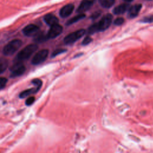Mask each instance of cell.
Returning <instances> with one entry per match:
<instances>
[{
  "mask_svg": "<svg viewBox=\"0 0 153 153\" xmlns=\"http://www.w3.org/2000/svg\"><path fill=\"white\" fill-rule=\"evenodd\" d=\"M74 9V6L72 4H67L63 7L61 10H60L59 14L60 16L63 18H66L68 16H69L73 12Z\"/></svg>",
  "mask_w": 153,
  "mask_h": 153,
  "instance_id": "cell-9",
  "label": "cell"
},
{
  "mask_svg": "<svg viewBox=\"0 0 153 153\" xmlns=\"http://www.w3.org/2000/svg\"><path fill=\"white\" fill-rule=\"evenodd\" d=\"M112 21V16L111 14H106L105 15L100 21L97 23L99 32L104 31L106 30L111 25Z\"/></svg>",
  "mask_w": 153,
  "mask_h": 153,
  "instance_id": "cell-4",
  "label": "cell"
},
{
  "mask_svg": "<svg viewBox=\"0 0 153 153\" xmlns=\"http://www.w3.org/2000/svg\"><path fill=\"white\" fill-rule=\"evenodd\" d=\"M25 71V66L21 62H17L11 68L10 76L11 78H15L21 76L24 74Z\"/></svg>",
  "mask_w": 153,
  "mask_h": 153,
  "instance_id": "cell-6",
  "label": "cell"
},
{
  "mask_svg": "<svg viewBox=\"0 0 153 153\" xmlns=\"http://www.w3.org/2000/svg\"><path fill=\"white\" fill-rule=\"evenodd\" d=\"M35 99L34 97H33V96L29 97L28 98L26 99V100L25 101V104L27 106H30L33 103V102H35Z\"/></svg>",
  "mask_w": 153,
  "mask_h": 153,
  "instance_id": "cell-23",
  "label": "cell"
},
{
  "mask_svg": "<svg viewBox=\"0 0 153 153\" xmlns=\"http://www.w3.org/2000/svg\"><path fill=\"white\" fill-rule=\"evenodd\" d=\"M66 51V50L65 49H62V48H59V49H57L55 51H54V52L52 53V57H55L60 54H62L64 52Z\"/></svg>",
  "mask_w": 153,
  "mask_h": 153,
  "instance_id": "cell-24",
  "label": "cell"
},
{
  "mask_svg": "<svg viewBox=\"0 0 153 153\" xmlns=\"http://www.w3.org/2000/svg\"><path fill=\"white\" fill-rule=\"evenodd\" d=\"M32 83L35 85V87L36 88H37L38 90H39V88L41 87L42 85V82L41 79H38V78H35L34 79H33L32 81Z\"/></svg>",
  "mask_w": 153,
  "mask_h": 153,
  "instance_id": "cell-20",
  "label": "cell"
},
{
  "mask_svg": "<svg viewBox=\"0 0 153 153\" xmlns=\"http://www.w3.org/2000/svg\"><path fill=\"white\" fill-rule=\"evenodd\" d=\"M142 22L143 23H152L153 22V16H149L144 17L142 20Z\"/></svg>",
  "mask_w": 153,
  "mask_h": 153,
  "instance_id": "cell-25",
  "label": "cell"
},
{
  "mask_svg": "<svg viewBox=\"0 0 153 153\" xmlns=\"http://www.w3.org/2000/svg\"><path fill=\"white\" fill-rule=\"evenodd\" d=\"M124 22V19L122 17H118L114 21V24L117 26H120Z\"/></svg>",
  "mask_w": 153,
  "mask_h": 153,
  "instance_id": "cell-22",
  "label": "cell"
},
{
  "mask_svg": "<svg viewBox=\"0 0 153 153\" xmlns=\"http://www.w3.org/2000/svg\"><path fill=\"white\" fill-rule=\"evenodd\" d=\"M142 8L141 4H136L130 7L128 10V16L130 19H133L137 16Z\"/></svg>",
  "mask_w": 153,
  "mask_h": 153,
  "instance_id": "cell-11",
  "label": "cell"
},
{
  "mask_svg": "<svg viewBox=\"0 0 153 153\" xmlns=\"http://www.w3.org/2000/svg\"><path fill=\"white\" fill-rule=\"evenodd\" d=\"M93 0H82L78 7L76 11L79 13H82L89 10L93 4Z\"/></svg>",
  "mask_w": 153,
  "mask_h": 153,
  "instance_id": "cell-8",
  "label": "cell"
},
{
  "mask_svg": "<svg viewBox=\"0 0 153 153\" xmlns=\"http://www.w3.org/2000/svg\"><path fill=\"white\" fill-rule=\"evenodd\" d=\"M100 12H96V13H94V14H92L91 18L92 19H96V18H97L100 16Z\"/></svg>",
  "mask_w": 153,
  "mask_h": 153,
  "instance_id": "cell-27",
  "label": "cell"
},
{
  "mask_svg": "<svg viewBox=\"0 0 153 153\" xmlns=\"http://www.w3.org/2000/svg\"><path fill=\"white\" fill-rule=\"evenodd\" d=\"M48 54V50L47 49H44L39 51L36 53L32 59V63L34 65H40L43 63L47 58Z\"/></svg>",
  "mask_w": 153,
  "mask_h": 153,
  "instance_id": "cell-5",
  "label": "cell"
},
{
  "mask_svg": "<svg viewBox=\"0 0 153 153\" xmlns=\"http://www.w3.org/2000/svg\"><path fill=\"white\" fill-rule=\"evenodd\" d=\"M22 42L19 39H14L9 42L3 49V53L5 56H11L16 52L22 46Z\"/></svg>",
  "mask_w": 153,
  "mask_h": 153,
  "instance_id": "cell-2",
  "label": "cell"
},
{
  "mask_svg": "<svg viewBox=\"0 0 153 153\" xmlns=\"http://www.w3.org/2000/svg\"><path fill=\"white\" fill-rule=\"evenodd\" d=\"M92 41V39L89 37V36H86L82 41V45H88Z\"/></svg>",
  "mask_w": 153,
  "mask_h": 153,
  "instance_id": "cell-26",
  "label": "cell"
},
{
  "mask_svg": "<svg viewBox=\"0 0 153 153\" xmlns=\"http://www.w3.org/2000/svg\"><path fill=\"white\" fill-rule=\"evenodd\" d=\"M38 30L39 27L36 25L30 24L26 26L23 29V32L26 36H33L34 35H36Z\"/></svg>",
  "mask_w": 153,
  "mask_h": 153,
  "instance_id": "cell-10",
  "label": "cell"
},
{
  "mask_svg": "<svg viewBox=\"0 0 153 153\" xmlns=\"http://www.w3.org/2000/svg\"><path fill=\"white\" fill-rule=\"evenodd\" d=\"M7 81L8 80L6 78L3 76L0 77V90L4 88L6 86Z\"/></svg>",
  "mask_w": 153,
  "mask_h": 153,
  "instance_id": "cell-21",
  "label": "cell"
},
{
  "mask_svg": "<svg viewBox=\"0 0 153 153\" xmlns=\"http://www.w3.org/2000/svg\"><path fill=\"white\" fill-rule=\"evenodd\" d=\"M124 2H130L131 1H133V0H123Z\"/></svg>",
  "mask_w": 153,
  "mask_h": 153,
  "instance_id": "cell-28",
  "label": "cell"
},
{
  "mask_svg": "<svg viewBox=\"0 0 153 153\" xmlns=\"http://www.w3.org/2000/svg\"><path fill=\"white\" fill-rule=\"evenodd\" d=\"M39 90L36 88L35 87H33V88H29V89H27V90H25L23 91H22L20 94H19V97L21 98V99H23V98H25L29 96H30V94H34L35 93H36Z\"/></svg>",
  "mask_w": 153,
  "mask_h": 153,
  "instance_id": "cell-14",
  "label": "cell"
},
{
  "mask_svg": "<svg viewBox=\"0 0 153 153\" xmlns=\"http://www.w3.org/2000/svg\"><path fill=\"white\" fill-rule=\"evenodd\" d=\"M62 30V27L59 24L51 26H50V29L48 30V33L47 35V37L48 38H54L58 36L59 35H60Z\"/></svg>",
  "mask_w": 153,
  "mask_h": 153,
  "instance_id": "cell-7",
  "label": "cell"
},
{
  "mask_svg": "<svg viewBox=\"0 0 153 153\" xmlns=\"http://www.w3.org/2000/svg\"><path fill=\"white\" fill-rule=\"evenodd\" d=\"M48 39L47 35H44V34H37L36 38H35V41L37 42H42L45 41Z\"/></svg>",
  "mask_w": 153,
  "mask_h": 153,
  "instance_id": "cell-18",
  "label": "cell"
},
{
  "mask_svg": "<svg viewBox=\"0 0 153 153\" xmlns=\"http://www.w3.org/2000/svg\"><path fill=\"white\" fill-rule=\"evenodd\" d=\"M85 14L83 13H79V14H78L77 16L72 17V19H71L68 22H67V25H72L75 22H77L78 21L82 19L83 18L85 17Z\"/></svg>",
  "mask_w": 153,
  "mask_h": 153,
  "instance_id": "cell-17",
  "label": "cell"
},
{
  "mask_svg": "<svg viewBox=\"0 0 153 153\" xmlns=\"http://www.w3.org/2000/svg\"><path fill=\"white\" fill-rule=\"evenodd\" d=\"M8 66V60L3 57H0V74L4 72Z\"/></svg>",
  "mask_w": 153,
  "mask_h": 153,
  "instance_id": "cell-15",
  "label": "cell"
},
{
  "mask_svg": "<svg viewBox=\"0 0 153 153\" xmlns=\"http://www.w3.org/2000/svg\"><path fill=\"white\" fill-rule=\"evenodd\" d=\"M99 32V29H98V27H97V23L93 24L92 25L88 30V32L89 34H94L96 32Z\"/></svg>",
  "mask_w": 153,
  "mask_h": 153,
  "instance_id": "cell-19",
  "label": "cell"
},
{
  "mask_svg": "<svg viewBox=\"0 0 153 153\" xmlns=\"http://www.w3.org/2000/svg\"><path fill=\"white\" fill-rule=\"evenodd\" d=\"M37 48L38 46L34 44H30L25 47L17 54L16 56L17 62H21L29 58L31 55L37 50Z\"/></svg>",
  "mask_w": 153,
  "mask_h": 153,
  "instance_id": "cell-1",
  "label": "cell"
},
{
  "mask_svg": "<svg viewBox=\"0 0 153 153\" xmlns=\"http://www.w3.org/2000/svg\"><path fill=\"white\" fill-rule=\"evenodd\" d=\"M44 21L48 25L50 26L58 24V22H59L58 19L55 16L51 14H48L46 16H45Z\"/></svg>",
  "mask_w": 153,
  "mask_h": 153,
  "instance_id": "cell-13",
  "label": "cell"
},
{
  "mask_svg": "<svg viewBox=\"0 0 153 153\" xmlns=\"http://www.w3.org/2000/svg\"><path fill=\"white\" fill-rule=\"evenodd\" d=\"M102 7L108 8L111 7L115 3V0H99Z\"/></svg>",
  "mask_w": 153,
  "mask_h": 153,
  "instance_id": "cell-16",
  "label": "cell"
},
{
  "mask_svg": "<svg viewBox=\"0 0 153 153\" xmlns=\"http://www.w3.org/2000/svg\"><path fill=\"white\" fill-rule=\"evenodd\" d=\"M85 33V30L84 29H79L73 32L65 37L64 42L65 44H71L84 36Z\"/></svg>",
  "mask_w": 153,
  "mask_h": 153,
  "instance_id": "cell-3",
  "label": "cell"
},
{
  "mask_svg": "<svg viewBox=\"0 0 153 153\" xmlns=\"http://www.w3.org/2000/svg\"><path fill=\"white\" fill-rule=\"evenodd\" d=\"M130 6L127 4H120L118 6L116 7L113 11L114 14L116 15H120L126 13L129 8Z\"/></svg>",
  "mask_w": 153,
  "mask_h": 153,
  "instance_id": "cell-12",
  "label": "cell"
}]
</instances>
